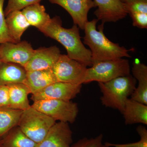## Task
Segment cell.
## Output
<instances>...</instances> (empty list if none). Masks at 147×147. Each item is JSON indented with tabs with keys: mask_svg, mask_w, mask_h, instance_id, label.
Returning <instances> with one entry per match:
<instances>
[{
	"mask_svg": "<svg viewBox=\"0 0 147 147\" xmlns=\"http://www.w3.org/2000/svg\"><path fill=\"white\" fill-rule=\"evenodd\" d=\"M140 139L138 142L125 144H115L105 142V144L109 147H147V130L143 125H139L136 129Z\"/></svg>",
	"mask_w": 147,
	"mask_h": 147,
	"instance_id": "obj_23",
	"label": "cell"
},
{
	"mask_svg": "<svg viewBox=\"0 0 147 147\" xmlns=\"http://www.w3.org/2000/svg\"><path fill=\"white\" fill-rule=\"evenodd\" d=\"M32 107L55 121L72 123L79 113L78 105L70 101L47 99L34 101Z\"/></svg>",
	"mask_w": 147,
	"mask_h": 147,
	"instance_id": "obj_6",
	"label": "cell"
},
{
	"mask_svg": "<svg viewBox=\"0 0 147 147\" xmlns=\"http://www.w3.org/2000/svg\"><path fill=\"white\" fill-rule=\"evenodd\" d=\"M21 11L30 26L35 27L39 30L51 19L45 11V7L40 3L28 6Z\"/></svg>",
	"mask_w": 147,
	"mask_h": 147,
	"instance_id": "obj_20",
	"label": "cell"
},
{
	"mask_svg": "<svg viewBox=\"0 0 147 147\" xmlns=\"http://www.w3.org/2000/svg\"><path fill=\"white\" fill-rule=\"evenodd\" d=\"M34 52L31 45L26 40L0 44V58L2 62L17 64L24 67Z\"/></svg>",
	"mask_w": 147,
	"mask_h": 147,
	"instance_id": "obj_9",
	"label": "cell"
},
{
	"mask_svg": "<svg viewBox=\"0 0 147 147\" xmlns=\"http://www.w3.org/2000/svg\"><path fill=\"white\" fill-rule=\"evenodd\" d=\"M97 9L94 12L98 21L102 24L116 22L127 15L123 3L119 0H93Z\"/></svg>",
	"mask_w": 147,
	"mask_h": 147,
	"instance_id": "obj_13",
	"label": "cell"
},
{
	"mask_svg": "<svg viewBox=\"0 0 147 147\" xmlns=\"http://www.w3.org/2000/svg\"><path fill=\"white\" fill-rule=\"evenodd\" d=\"M123 4L127 14L131 12L147 13V0H129Z\"/></svg>",
	"mask_w": 147,
	"mask_h": 147,
	"instance_id": "obj_27",
	"label": "cell"
},
{
	"mask_svg": "<svg viewBox=\"0 0 147 147\" xmlns=\"http://www.w3.org/2000/svg\"><path fill=\"white\" fill-rule=\"evenodd\" d=\"M7 27L9 35L14 42L21 41L22 35L30 26L21 10L10 12L5 17Z\"/></svg>",
	"mask_w": 147,
	"mask_h": 147,
	"instance_id": "obj_18",
	"label": "cell"
},
{
	"mask_svg": "<svg viewBox=\"0 0 147 147\" xmlns=\"http://www.w3.org/2000/svg\"><path fill=\"white\" fill-rule=\"evenodd\" d=\"M121 2L123 3H125L127 1H129V0H119Z\"/></svg>",
	"mask_w": 147,
	"mask_h": 147,
	"instance_id": "obj_30",
	"label": "cell"
},
{
	"mask_svg": "<svg viewBox=\"0 0 147 147\" xmlns=\"http://www.w3.org/2000/svg\"><path fill=\"white\" fill-rule=\"evenodd\" d=\"M82 87V85L56 82L32 94L31 99L33 101L47 99L70 101L80 92Z\"/></svg>",
	"mask_w": 147,
	"mask_h": 147,
	"instance_id": "obj_8",
	"label": "cell"
},
{
	"mask_svg": "<svg viewBox=\"0 0 147 147\" xmlns=\"http://www.w3.org/2000/svg\"><path fill=\"white\" fill-rule=\"evenodd\" d=\"M41 0H8L4 10L5 16L15 10H21L34 4L40 2Z\"/></svg>",
	"mask_w": 147,
	"mask_h": 147,
	"instance_id": "obj_25",
	"label": "cell"
},
{
	"mask_svg": "<svg viewBox=\"0 0 147 147\" xmlns=\"http://www.w3.org/2000/svg\"><path fill=\"white\" fill-rule=\"evenodd\" d=\"M9 99L7 86H0V108L9 107Z\"/></svg>",
	"mask_w": 147,
	"mask_h": 147,
	"instance_id": "obj_29",
	"label": "cell"
},
{
	"mask_svg": "<svg viewBox=\"0 0 147 147\" xmlns=\"http://www.w3.org/2000/svg\"><path fill=\"white\" fill-rule=\"evenodd\" d=\"M72 132L69 123L59 121L50 129L37 147H71Z\"/></svg>",
	"mask_w": 147,
	"mask_h": 147,
	"instance_id": "obj_12",
	"label": "cell"
},
{
	"mask_svg": "<svg viewBox=\"0 0 147 147\" xmlns=\"http://www.w3.org/2000/svg\"><path fill=\"white\" fill-rule=\"evenodd\" d=\"M22 112L9 107L0 108V139L18 125Z\"/></svg>",
	"mask_w": 147,
	"mask_h": 147,
	"instance_id": "obj_22",
	"label": "cell"
},
{
	"mask_svg": "<svg viewBox=\"0 0 147 147\" xmlns=\"http://www.w3.org/2000/svg\"><path fill=\"white\" fill-rule=\"evenodd\" d=\"M129 61L127 59L102 61L95 63L87 69L84 84L93 82L105 83L130 74Z\"/></svg>",
	"mask_w": 147,
	"mask_h": 147,
	"instance_id": "obj_5",
	"label": "cell"
},
{
	"mask_svg": "<svg viewBox=\"0 0 147 147\" xmlns=\"http://www.w3.org/2000/svg\"><path fill=\"white\" fill-rule=\"evenodd\" d=\"M87 69L67 55H61L52 70L58 82L79 85L84 84Z\"/></svg>",
	"mask_w": 147,
	"mask_h": 147,
	"instance_id": "obj_7",
	"label": "cell"
},
{
	"mask_svg": "<svg viewBox=\"0 0 147 147\" xmlns=\"http://www.w3.org/2000/svg\"><path fill=\"white\" fill-rule=\"evenodd\" d=\"M61 55L60 50L57 46L40 47L34 50L24 68L27 71L52 69Z\"/></svg>",
	"mask_w": 147,
	"mask_h": 147,
	"instance_id": "obj_11",
	"label": "cell"
},
{
	"mask_svg": "<svg viewBox=\"0 0 147 147\" xmlns=\"http://www.w3.org/2000/svg\"><path fill=\"white\" fill-rule=\"evenodd\" d=\"M137 81L131 74L121 76L105 83H98L102 96L100 100L105 107L122 113L125 102L136 88Z\"/></svg>",
	"mask_w": 147,
	"mask_h": 147,
	"instance_id": "obj_3",
	"label": "cell"
},
{
	"mask_svg": "<svg viewBox=\"0 0 147 147\" xmlns=\"http://www.w3.org/2000/svg\"><path fill=\"white\" fill-rule=\"evenodd\" d=\"M133 77L138 85L131 95L130 98L147 105V66L135 59L131 69Z\"/></svg>",
	"mask_w": 147,
	"mask_h": 147,
	"instance_id": "obj_15",
	"label": "cell"
},
{
	"mask_svg": "<svg viewBox=\"0 0 147 147\" xmlns=\"http://www.w3.org/2000/svg\"><path fill=\"white\" fill-rule=\"evenodd\" d=\"M3 147H37L38 144L24 134L17 125L1 138Z\"/></svg>",
	"mask_w": 147,
	"mask_h": 147,
	"instance_id": "obj_21",
	"label": "cell"
},
{
	"mask_svg": "<svg viewBox=\"0 0 147 147\" xmlns=\"http://www.w3.org/2000/svg\"><path fill=\"white\" fill-rule=\"evenodd\" d=\"M122 114L125 125H147V105L128 98L125 102Z\"/></svg>",
	"mask_w": 147,
	"mask_h": 147,
	"instance_id": "obj_16",
	"label": "cell"
},
{
	"mask_svg": "<svg viewBox=\"0 0 147 147\" xmlns=\"http://www.w3.org/2000/svg\"><path fill=\"white\" fill-rule=\"evenodd\" d=\"M57 82L52 69H49L27 71L24 84L28 87L30 94H33Z\"/></svg>",
	"mask_w": 147,
	"mask_h": 147,
	"instance_id": "obj_14",
	"label": "cell"
},
{
	"mask_svg": "<svg viewBox=\"0 0 147 147\" xmlns=\"http://www.w3.org/2000/svg\"><path fill=\"white\" fill-rule=\"evenodd\" d=\"M103 135L100 134L94 138L84 137L72 145L71 147H110L103 144Z\"/></svg>",
	"mask_w": 147,
	"mask_h": 147,
	"instance_id": "obj_26",
	"label": "cell"
},
{
	"mask_svg": "<svg viewBox=\"0 0 147 147\" xmlns=\"http://www.w3.org/2000/svg\"><path fill=\"white\" fill-rule=\"evenodd\" d=\"M2 63V61L1 60V58H0V64Z\"/></svg>",
	"mask_w": 147,
	"mask_h": 147,
	"instance_id": "obj_32",
	"label": "cell"
},
{
	"mask_svg": "<svg viewBox=\"0 0 147 147\" xmlns=\"http://www.w3.org/2000/svg\"><path fill=\"white\" fill-rule=\"evenodd\" d=\"M27 71L24 67L11 63L0 64V86L16 83H24Z\"/></svg>",
	"mask_w": 147,
	"mask_h": 147,
	"instance_id": "obj_17",
	"label": "cell"
},
{
	"mask_svg": "<svg viewBox=\"0 0 147 147\" xmlns=\"http://www.w3.org/2000/svg\"><path fill=\"white\" fill-rule=\"evenodd\" d=\"M97 19L88 21L84 30V43L90 47L91 52L92 63L102 61L113 60L123 57H131L127 50L118 43H114L108 39L103 33V26L101 24L96 30Z\"/></svg>",
	"mask_w": 147,
	"mask_h": 147,
	"instance_id": "obj_2",
	"label": "cell"
},
{
	"mask_svg": "<svg viewBox=\"0 0 147 147\" xmlns=\"http://www.w3.org/2000/svg\"><path fill=\"white\" fill-rule=\"evenodd\" d=\"M0 147H3L2 143L1 138L0 139Z\"/></svg>",
	"mask_w": 147,
	"mask_h": 147,
	"instance_id": "obj_31",
	"label": "cell"
},
{
	"mask_svg": "<svg viewBox=\"0 0 147 147\" xmlns=\"http://www.w3.org/2000/svg\"><path fill=\"white\" fill-rule=\"evenodd\" d=\"M4 1L0 0V44L6 42L16 43L11 37L7 27L3 9Z\"/></svg>",
	"mask_w": 147,
	"mask_h": 147,
	"instance_id": "obj_24",
	"label": "cell"
},
{
	"mask_svg": "<svg viewBox=\"0 0 147 147\" xmlns=\"http://www.w3.org/2000/svg\"><path fill=\"white\" fill-rule=\"evenodd\" d=\"M39 31L63 45L69 58L86 66L92 65L91 52L85 47L82 42L77 25L74 24L71 28H65L62 27L60 17L56 16L51 18Z\"/></svg>",
	"mask_w": 147,
	"mask_h": 147,
	"instance_id": "obj_1",
	"label": "cell"
},
{
	"mask_svg": "<svg viewBox=\"0 0 147 147\" xmlns=\"http://www.w3.org/2000/svg\"><path fill=\"white\" fill-rule=\"evenodd\" d=\"M60 6L70 14L74 24L84 30L88 21V15L92 8L96 7L93 0H49Z\"/></svg>",
	"mask_w": 147,
	"mask_h": 147,
	"instance_id": "obj_10",
	"label": "cell"
},
{
	"mask_svg": "<svg viewBox=\"0 0 147 147\" xmlns=\"http://www.w3.org/2000/svg\"><path fill=\"white\" fill-rule=\"evenodd\" d=\"M128 14L131 17L134 26L141 29L147 28V13L131 12Z\"/></svg>",
	"mask_w": 147,
	"mask_h": 147,
	"instance_id": "obj_28",
	"label": "cell"
},
{
	"mask_svg": "<svg viewBox=\"0 0 147 147\" xmlns=\"http://www.w3.org/2000/svg\"><path fill=\"white\" fill-rule=\"evenodd\" d=\"M9 95V108L16 110H26L30 107L28 96L30 94L24 83H16L7 86Z\"/></svg>",
	"mask_w": 147,
	"mask_h": 147,
	"instance_id": "obj_19",
	"label": "cell"
},
{
	"mask_svg": "<svg viewBox=\"0 0 147 147\" xmlns=\"http://www.w3.org/2000/svg\"><path fill=\"white\" fill-rule=\"evenodd\" d=\"M56 121L30 107L23 110L18 126L30 139L39 144L44 139Z\"/></svg>",
	"mask_w": 147,
	"mask_h": 147,
	"instance_id": "obj_4",
	"label": "cell"
}]
</instances>
